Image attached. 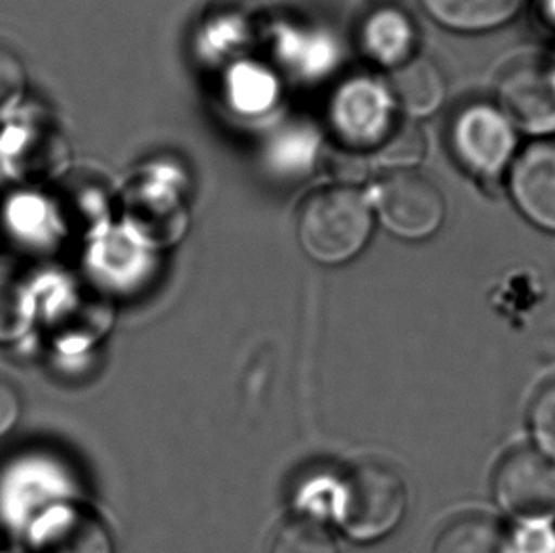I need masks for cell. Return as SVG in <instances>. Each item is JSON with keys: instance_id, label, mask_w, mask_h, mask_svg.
<instances>
[{"instance_id": "1", "label": "cell", "mask_w": 555, "mask_h": 553, "mask_svg": "<svg viewBox=\"0 0 555 553\" xmlns=\"http://www.w3.org/2000/svg\"><path fill=\"white\" fill-rule=\"evenodd\" d=\"M374 213L361 190L346 184L313 192L298 213L304 255L323 266L351 262L369 245Z\"/></svg>"}, {"instance_id": "2", "label": "cell", "mask_w": 555, "mask_h": 553, "mask_svg": "<svg viewBox=\"0 0 555 553\" xmlns=\"http://www.w3.org/2000/svg\"><path fill=\"white\" fill-rule=\"evenodd\" d=\"M332 509L341 531L357 542L382 540L402 524L408 489L397 468L379 461L354 464L332 494Z\"/></svg>"}, {"instance_id": "3", "label": "cell", "mask_w": 555, "mask_h": 553, "mask_svg": "<svg viewBox=\"0 0 555 553\" xmlns=\"http://www.w3.org/2000/svg\"><path fill=\"white\" fill-rule=\"evenodd\" d=\"M451 150L478 179L493 180L518 156V129L496 105L473 103L451 121Z\"/></svg>"}, {"instance_id": "4", "label": "cell", "mask_w": 555, "mask_h": 553, "mask_svg": "<svg viewBox=\"0 0 555 553\" xmlns=\"http://www.w3.org/2000/svg\"><path fill=\"white\" fill-rule=\"evenodd\" d=\"M370 205L385 230L400 240H428L446 220L442 192L433 180L412 169L389 172L377 182Z\"/></svg>"}, {"instance_id": "5", "label": "cell", "mask_w": 555, "mask_h": 553, "mask_svg": "<svg viewBox=\"0 0 555 553\" xmlns=\"http://www.w3.org/2000/svg\"><path fill=\"white\" fill-rule=\"evenodd\" d=\"M496 106L518 131L539 139L555 133V65L521 57L504 68L496 82Z\"/></svg>"}, {"instance_id": "6", "label": "cell", "mask_w": 555, "mask_h": 553, "mask_svg": "<svg viewBox=\"0 0 555 553\" xmlns=\"http://www.w3.org/2000/svg\"><path fill=\"white\" fill-rule=\"evenodd\" d=\"M493 494L499 506L526 522L555 519V461L541 451H511L496 466Z\"/></svg>"}, {"instance_id": "7", "label": "cell", "mask_w": 555, "mask_h": 553, "mask_svg": "<svg viewBox=\"0 0 555 553\" xmlns=\"http://www.w3.org/2000/svg\"><path fill=\"white\" fill-rule=\"evenodd\" d=\"M395 99L389 86L372 78L347 80L331 103V126L334 136L349 150L374 152L395 126Z\"/></svg>"}, {"instance_id": "8", "label": "cell", "mask_w": 555, "mask_h": 553, "mask_svg": "<svg viewBox=\"0 0 555 553\" xmlns=\"http://www.w3.org/2000/svg\"><path fill=\"white\" fill-rule=\"evenodd\" d=\"M126 205L129 224L149 247H169L186 230L188 213L181 188L166 172H152L137 180Z\"/></svg>"}, {"instance_id": "9", "label": "cell", "mask_w": 555, "mask_h": 553, "mask_svg": "<svg viewBox=\"0 0 555 553\" xmlns=\"http://www.w3.org/2000/svg\"><path fill=\"white\" fill-rule=\"evenodd\" d=\"M512 200L529 222L555 233V139L521 150L508 169Z\"/></svg>"}, {"instance_id": "10", "label": "cell", "mask_w": 555, "mask_h": 553, "mask_svg": "<svg viewBox=\"0 0 555 553\" xmlns=\"http://www.w3.org/2000/svg\"><path fill=\"white\" fill-rule=\"evenodd\" d=\"M30 548L33 553H114L103 519L75 504L46 510L33 525Z\"/></svg>"}, {"instance_id": "11", "label": "cell", "mask_w": 555, "mask_h": 553, "mask_svg": "<svg viewBox=\"0 0 555 553\" xmlns=\"http://www.w3.org/2000/svg\"><path fill=\"white\" fill-rule=\"evenodd\" d=\"M361 46L374 63L395 70L415 57V25L398 8H379L362 23Z\"/></svg>"}, {"instance_id": "12", "label": "cell", "mask_w": 555, "mask_h": 553, "mask_svg": "<svg viewBox=\"0 0 555 553\" xmlns=\"http://www.w3.org/2000/svg\"><path fill=\"white\" fill-rule=\"evenodd\" d=\"M389 90L402 113L412 118H427L442 106L448 83L435 61L413 57L392 70Z\"/></svg>"}, {"instance_id": "13", "label": "cell", "mask_w": 555, "mask_h": 553, "mask_svg": "<svg viewBox=\"0 0 555 553\" xmlns=\"http://www.w3.org/2000/svg\"><path fill=\"white\" fill-rule=\"evenodd\" d=\"M427 14L459 33H481L511 22L526 0H421Z\"/></svg>"}, {"instance_id": "14", "label": "cell", "mask_w": 555, "mask_h": 553, "mask_svg": "<svg viewBox=\"0 0 555 553\" xmlns=\"http://www.w3.org/2000/svg\"><path fill=\"white\" fill-rule=\"evenodd\" d=\"M433 553H511V539L493 517L466 514L443 527Z\"/></svg>"}, {"instance_id": "15", "label": "cell", "mask_w": 555, "mask_h": 553, "mask_svg": "<svg viewBox=\"0 0 555 553\" xmlns=\"http://www.w3.org/2000/svg\"><path fill=\"white\" fill-rule=\"evenodd\" d=\"M33 296L17 271L0 266V344H12L29 330Z\"/></svg>"}, {"instance_id": "16", "label": "cell", "mask_w": 555, "mask_h": 553, "mask_svg": "<svg viewBox=\"0 0 555 553\" xmlns=\"http://www.w3.org/2000/svg\"><path fill=\"white\" fill-rule=\"evenodd\" d=\"M225 93L237 113L262 114L278 98V83L268 70L248 63L233 68L225 82Z\"/></svg>"}, {"instance_id": "17", "label": "cell", "mask_w": 555, "mask_h": 553, "mask_svg": "<svg viewBox=\"0 0 555 553\" xmlns=\"http://www.w3.org/2000/svg\"><path fill=\"white\" fill-rule=\"evenodd\" d=\"M271 553H339V550L328 525L319 517L301 514L279 529Z\"/></svg>"}, {"instance_id": "18", "label": "cell", "mask_w": 555, "mask_h": 553, "mask_svg": "<svg viewBox=\"0 0 555 553\" xmlns=\"http://www.w3.org/2000/svg\"><path fill=\"white\" fill-rule=\"evenodd\" d=\"M425 136L415 124H398L385 141L372 152L375 164L392 171H410L425 157Z\"/></svg>"}, {"instance_id": "19", "label": "cell", "mask_w": 555, "mask_h": 553, "mask_svg": "<svg viewBox=\"0 0 555 553\" xmlns=\"http://www.w3.org/2000/svg\"><path fill=\"white\" fill-rule=\"evenodd\" d=\"M29 86V75L22 55L0 42V114L14 111L22 103Z\"/></svg>"}, {"instance_id": "20", "label": "cell", "mask_w": 555, "mask_h": 553, "mask_svg": "<svg viewBox=\"0 0 555 553\" xmlns=\"http://www.w3.org/2000/svg\"><path fill=\"white\" fill-rule=\"evenodd\" d=\"M529 423L542 455L555 461V380L537 393L529 410Z\"/></svg>"}, {"instance_id": "21", "label": "cell", "mask_w": 555, "mask_h": 553, "mask_svg": "<svg viewBox=\"0 0 555 553\" xmlns=\"http://www.w3.org/2000/svg\"><path fill=\"white\" fill-rule=\"evenodd\" d=\"M555 519L526 522L511 540V553H555Z\"/></svg>"}, {"instance_id": "22", "label": "cell", "mask_w": 555, "mask_h": 553, "mask_svg": "<svg viewBox=\"0 0 555 553\" xmlns=\"http://www.w3.org/2000/svg\"><path fill=\"white\" fill-rule=\"evenodd\" d=\"M22 415V400L12 383L0 380V438L14 428Z\"/></svg>"}]
</instances>
